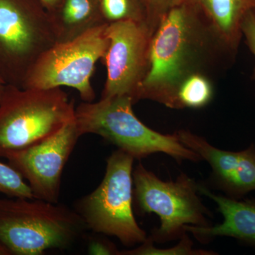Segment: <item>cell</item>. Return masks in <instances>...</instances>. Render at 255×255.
Segmentation results:
<instances>
[{
	"label": "cell",
	"mask_w": 255,
	"mask_h": 255,
	"mask_svg": "<svg viewBox=\"0 0 255 255\" xmlns=\"http://www.w3.org/2000/svg\"><path fill=\"white\" fill-rule=\"evenodd\" d=\"M234 58L195 3L178 0L151 38L148 68L136 96L179 110L177 90L196 73L209 75L223 58Z\"/></svg>",
	"instance_id": "obj_1"
},
{
	"label": "cell",
	"mask_w": 255,
	"mask_h": 255,
	"mask_svg": "<svg viewBox=\"0 0 255 255\" xmlns=\"http://www.w3.org/2000/svg\"><path fill=\"white\" fill-rule=\"evenodd\" d=\"M75 210L38 199H0V242L12 255L68 249L87 230Z\"/></svg>",
	"instance_id": "obj_2"
},
{
	"label": "cell",
	"mask_w": 255,
	"mask_h": 255,
	"mask_svg": "<svg viewBox=\"0 0 255 255\" xmlns=\"http://www.w3.org/2000/svg\"><path fill=\"white\" fill-rule=\"evenodd\" d=\"M133 100L128 96L83 102L75 109V122L80 135L95 134L135 159L162 152L178 162H200V156L183 145L177 132L162 134L147 127L132 110Z\"/></svg>",
	"instance_id": "obj_3"
},
{
	"label": "cell",
	"mask_w": 255,
	"mask_h": 255,
	"mask_svg": "<svg viewBox=\"0 0 255 255\" xmlns=\"http://www.w3.org/2000/svg\"><path fill=\"white\" fill-rule=\"evenodd\" d=\"M75 101L61 88L7 85L0 100V157L53 135L75 117Z\"/></svg>",
	"instance_id": "obj_4"
},
{
	"label": "cell",
	"mask_w": 255,
	"mask_h": 255,
	"mask_svg": "<svg viewBox=\"0 0 255 255\" xmlns=\"http://www.w3.org/2000/svg\"><path fill=\"white\" fill-rule=\"evenodd\" d=\"M134 160L119 149L112 152L107 160L103 180L97 189L81 198L75 207L87 229L117 238L127 247L141 244L147 238L132 211Z\"/></svg>",
	"instance_id": "obj_5"
},
{
	"label": "cell",
	"mask_w": 255,
	"mask_h": 255,
	"mask_svg": "<svg viewBox=\"0 0 255 255\" xmlns=\"http://www.w3.org/2000/svg\"><path fill=\"white\" fill-rule=\"evenodd\" d=\"M40 0H0V76L23 87L38 58L56 43Z\"/></svg>",
	"instance_id": "obj_6"
},
{
	"label": "cell",
	"mask_w": 255,
	"mask_h": 255,
	"mask_svg": "<svg viewBox=\"0 0 255 255\" xmlns=\"http://www.w3.org/2000/svg\"><path fill=\"white\" fill-rule=\"evenodd\" d=\"M133 197L142 214H157L160 226L152 230L154 243L180 239L187 233L185 226H211V216L199 196V184L184 173L175 182H163L139 163L132 171Z\"/></svg>",
	"instance_id": "obj_7"
},
{
	"label": "cell",
	"mask_w": 255,
	"mask_h": 255,
	"mask_svg": "<svg viewBox=\"0 0 255 255\" xmlns=\"http://www.w3.org/2000/svg\"><path fill=\"white\" fill-rule=\"evenodd\" d=\"M107 25L92 28L70 41L56 42L37 60L22 88L71 87L83 102H94L96 95L91 79L97 62L108 48Z\"/></svg>",
	"instance_id": "obj_8"
},
{
	"label": "cell",
	"mask_w": 255,
	"mask_h": 255,
	"mask_svg": "<svg viewBox=\"0 0 255 255\" xmlns=\"http://www.w3.org/2000/svg\"><path fill=\"white\" fill-rule=\"evenodd\" d=\"M106 35L109 46L101 60L107 80L101 98L128 96L135 104L148 68L152 32L145 23L125 21L107 24Z\"/></svg>",
	"instance_id": "obj_9"
},
{
	"label": "cell",
	"mask_w": 255,
	"mask_h": 255,
	"mask_svg": "<svg viewBox=\"0 0 255 255\" xmlns=\"http://www.w3.org/2000/svg\"><path fill=\"white\" fill-rule=\"evenodd\" d=\"M81 136L75 117L45 140L5 159L27 182L34 199L58 203L63 169Z\"/></svg>",
	"instance_id": "obj_10"
},
{
	"label": "cell",
	"mask_w": 255,
	"mask_h": 255,
	"mask_svg": "<svg viewBox=\"0 0 255 255\" xmlns=\"http://www.w3.org/2000/svg\"><path fill=\"white\" fill-rule=\"evenodd\" d=\"M178 137L183 145L200 156L212 169L213 184L226 196L242 199L255 191V145L246 150L232 152L221 150L204 137L187 130H179Z\"/></svg>",
	"instance_id": "obj_11"
},
{
	"label": "cell",
	"mask_w": 255,
	"mask_h": 255,
	"mask_svg": "<svg viewBox=\"0 0 255 255\" xmlns=\"http://www.w3.org/2000/svg\"><path fill=\"white\" fill-rule=\"evenodd\" d=\"M199 192L207 196L217 204L218 210L223 217V222L207 227L185 226L196 240L206 243L216 237L236 238L247 246L255 248V199H235L227 196L211 192L199 184Z\"/></svg>",
	"instance_id": "obj_12"
},
{
	"label": "cell",
	"mask_w": 255,
	"mask_h": 255,
	"mask_svg": "<svg viewBox=\"0 0 255 255\" xmlns=\"http://www.w3.org/2000/svg\"><path fill=\"white\" fill-rule=\"evenodd\" d=\"M201 10L225 48L235 57L243 38L242 25L255 0H191Z\"/></svg>",
	"instance_id": "obj_13"
},
{
	"label": "cell",
	"mask_w": 255,
	"mask_h": 255,
	"mask_svg": "<svg viewBox=\"0 0 255 255\" xmlns=\"http://www.w3.org/2000/svg\"><path fill=\"white\" fill-rule=\"evenodd\" d=\"M48 12L57 42L70 41L106 24L101 16L99 0H60Z\"/></svg>",
	"instance_id": "obj_14"
},
{
	"label": "cell",
	"mask_w": 255,
	"mask_h": 255,
	"mask_svg": "<svg viewBox=\"0 0 255 255\" xmlns=\"http://www.w3.org/2000/svg\"><path fill=\"white\" fill-rule=\"evenodd\" d=\"M214 95L209 75L196 73L182 82L177 90L178 109H200L209 105Z\"/></svg>",
	"instance_id": "obj_15"
},
{
	"label": "cell",
	"mask_w": 255,
	"mask_h": 255,
	"mask_svg": "<svg viewBox=\"0 0 255 255\" xmlns=\"http://www.w3.org/2000/svg\"><path fill=\"white\" fill-rule=\"evenodd\" d=\"M101 16L106 24L134 21L146 23L141 0H99Z\"/></svg>",
	"instance_id": "obj_16"
},
{
	"label": "cell",
	"mask_w": 255,
	"mask_h": 255,
	"mask_svg": "<svg viewBox=\"0 0 255 255\" xmlns=\"http://www.w3.org/2000/svg\"><path fill=\"white\" fill-rule=\"evenodd\" d=\"M152 238L147 237L141 246L128 251H122L119 255H215V252L197 250L193 248L194 243L187 235V232L183 235L180 242L169 249H158L153 246Z\"/></svg>",
	"instance_id": "obj_17"
},
{
	"label": "cell",
	"mask_w": 255,
	"mask_h": 255,
	"mask_svg": "<svg viewBox=\"0 0 255 255\" xmlns=\"http://www.w3.org/2000/svg\"><path fill=\"white\" fill-rule=\"evenodd\" d=\"M0 193L10 198L33 199L31 188L10 164L0 162Z\"/></svg>",
	"instance_id": "obj_18"
},
{
	"label": "cell",
	"mask_w": 255,
	"mask_h": 255,
	"mask_svg": "<svg viewBox=\"0 0 255 255\" xmlns=\"http://www.w3.org/2000/svg\"><path fill=\"white\" fill-rule=\"evenodd\" d=\"M146 12V25L153 34L161 19L178 0H141Z\"/></svg>",
	"instance_id": "obj_19"
},
{
	"label": "cell",
	"mask_w": 255,
	"mask_h": 255,
	"mask_svg": "<svg viewBox=\"0 0 255 255\" xmlns=\"http://www.w3.org/2000/svg\"><path fill=\"white\" fill-rule=\"evenodd\" d=\"M89 254L96 255H119L120 251L113 243L101 236L90 238L87 245Z\"/></svg>",
	"instance_id": "obj_20"
},
{
	"label": "cell",
	"mask_w": 255,
	"mask_h": 255,
	"mask_svg": "<svg viewBox=\"0 0 255 255\" xmlns=\"http://www.w3.org/2000/svg\"><path fill=\"white\" fill-rule=\"evenodd\" d=\"M242 32L247 46L255 58V9L251 10L246 15L242 25ZM253 78L255 79V68Z\"/></svg>",
	"instance_id": "obj_21"
},
{
	"label": "cell",
	"mask_w": 255,
	"mask_h": 255,
	"mask_svg": "<svg viewBox=\"0 0 255 255\" xmlns=\"http://www.w3.org/2000/svg\"><path fill=\"white\" fill-rule=\"evenodd\" d=\"M48 11L53 9L59 2L60 0H40Z\"/></svg>",
	"instance_id": "obj_22"
},
{
	"label": "cell",
	"mask_w": 255,
	"mask_h": 255,
	"mask_svg": "<svg viewBox=\"0 0 255 255\" xmlns=\"http://www.w3.org/2000/svg\"><path fill=\"white\" fill-rule=\"evenodd\" d=\"M0 255H12L11 252L0 242Z\"/></svg>",
	"instance_id": "obj_23"
},
{
	"label": "cell",
	"mask_w": 255,
	"mask_h": 255,
	"mask_svg": "<svg viewBox=\"0 0 255 255\" xmlns=\"http://www.w3.org/2000/svg\"><path fill=\"white\" fill-rule=\"evenodd\" d=\"M6 83L4 82V80L1 78L0 76V100H1V96L3 95L4 92L5 87H6Z\"/></svg>",
	"instance_id": "obj_24"
}]
</instances>
